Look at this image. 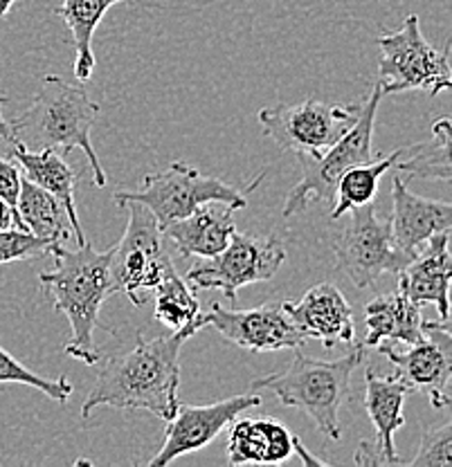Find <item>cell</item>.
Instances as JSON below:
<instances>
[{
	"label": "cell",
	"instance_id": "277c9868",
	"mask_svg": "<svg viewBox=\"0 0 452 467\" xmlns=\"http://www.w3.org/2000/svg\"><path fill=\"white\" fill-rule=\"evenodd\" d=\"M364 359V347L352 344L344 358L315 359L295 348V358L284 373H270L252 382V391L268 389L284 407L304 411L318 425L320 434L340 441V409L349 398L352 376Z\"/></svg>",
	"mask_w": 452,
	"mask_h": 467
},
{
	"label": "cell",
	"instance_id": "83f0119b",
	"mask_svg": "<svg viewBox=\"0 0 452 467\" xmlns=\"http://www.w3.org/2000/svg\"><path fill=\"white\" fill-rule=\"evenodd\" d=\"M0 382L27 384V387L38 389V391H43L47 398H52V400L57 402H66L68 398L72 396V391H75V384H72L66 376L57 379L37 376V373L30 371L27 367H23V364L18 362L14 355H9L3 347H0Z\"/></svg>",
	"mask_w": 452,
	"mask_h": 467
},
{
	"label": "cell",
	"instance_id": "2e32d148",
	"mask_svg": "<svg viewBox=\"0 0 452 467\" xmlns=\"http://www.w3.org/2000/svg\"><path fill=\"white\" fill-rule=\"evenodd\" d=\"M394 212L390 230L396 245L415 259L432 236L439 232H450L452 207L444 201H427L407 189L405 180L394 178L392 182Z\"/></svg>",
	"mask_w": 452,
	"mask_h": 467
},
{
	"label": "cell",
	"instance_id": "4316f807",
	"mask_svg": "<svg viewBox=\"0 0 452 467\" xmlns=\"http://www.w3.org/2000/svg\"><path fill=\"white\" fill-rule=\"evenodd\" d=\"M398 169L416 178H435L450 182V119L441 117L432 124L430 142L416 144V155L407 162L398 160Z\"/></svg>",
	"mask_w": 452,
	"mask_h": 467
},
{
	"label": "cell",
	"instance_id": "5b68a950",
	"mask_svg": "<svg viewBox=\"0 0 452 467\" xmlns=\"http://www.w3.org/2000/svg\"><path fill=\"white\" fill-rule=\"evenodd\" d=\"M264 175L266 171L259 178H255V182L239 189L235 184H227L221 178L203 175L198 169L176 160L164 171L144 175L142 187L140 189H133V192L120 189L115 193V202L120 207H126L129 202L144 204L155 216L160 230H163L169 223L181 221V218L189 216V213L196 212L203 204L218 202L235 209V212L237 209H243L247 204V196L259 187Z\"/></svg>",
	"mask_w": 452,
	"mask_h": 467
},
{
	"label": "cell",
	"instance_id": "8fae6325",
	"mask_svg": "<svg viewBox=\"0 0 452 467\" xmlns=\"http://www.w3.org/2000/svg\"><path fill=\"white\" fill-rule=\"evenodd\" d=\"M286 261V247L279 238H257L232 234L226 250L212 259L198 261L187 272V284L194 290H221L235 304L239 290L250 284L270 281Z\"/></svg>",
	"mask_w": 452,
	"mask_h": 467
},
{
	"label": "cell",
	"instance_id": "cb8c5ba5",
	"mask_svg": "<svg viewBox=\"0 0 452 467\" xmlns=\"http://www.w3.org/2000/svg\"><path fill=\"white\" fill-rule=\"evenodd\" d=\"M16 212L23 227L34 234V236L46 238V241L55 243V245L57 243L63 245V243L72 238V225L68 221L63 204L27 178H23L21 182Z\"/></svg>",
	"mask_w": 452,
	"mask_h": 467
},
{
	"label": "cell",
	"instance_id": "e575fe53",
	"mask_svg": "<svg viewBox=\"0 0 452 467\" xmlns=\"http://www.w3.org/2000/svg\"><path fill=\"white\" fill-rule=\"evenodd\" d=\"M14 3H16V0H0V21H3V18L7 16L9 9L14 7Z\"/></svg>",
	"mask_w": 452,
	"mask_h": 467
},
{
	"label": "cell",
	"instance_id": "30bf717a",
	"mask_svg": "<svg viewBox=\"0 0 452 467\" xmlns=\"http://www.w3.org/2000/svg\"><path fill=\"white\" fill-rule=\"evenodd\" d=\"M412 261L394 241L390 221L376 216L373 202L352 209L349 225L335 243V265L358 288H372L381 276L401 275Z\"/></svg>",
	"mask_w": 452,
	"mask_h": 467
},
{
	"label": "cell",
	"instance_id": "4fadbf2b",
	"mask_svg": "<svg viewBox=\"0 0 452 467\" xmlns=\"http://www.w3.org/2000/svg\"><path fill=\"white\" fill-rule=\"evenodd\" d=\"M259 405L261 396H257V391L232 396L227 400L214 402V405H178L172 420H167V434H164L163 447L147 465L163 467L173 463L184 454H194V451L203 450L226 427H230V422L237 420L241 413Z\"/></svg>",
	"mask_w": 452,
	"mask_h": 467
},
{
	"label": "cell",
	"instance_id": "d6986e66",
	"mask_svg": "<svg viewBox=\"0 0 452 467\" xmlns=\"http://www.w3.org/2000/svg\"><path fill=\"white\" fill-rule=\"evenodd\" d=\"M293 454V434L275 418H237L230 422L227 463L279 465Z\"/></svg>",
	"mask_w": 452,
	"mask_h": 467
},
{
	"label": "cell",
	"instance_id": "7c38bea8",
	"mask_svg": "<svg viewBox=\"0 0 452 467\" xmlns=\"http://www.w3.org/2000/svg\"><path fill=\"white\" fill-rule=\"evenodd\" d=\"M376 348L396 367L398 376L410 384L412 391H421L430 398L432 407L444 409L450 405L452 337L448 321L423 319V339L405 350L387 342L378 344Z\"/></svg>",
	"mask_w": 452,
	"mask_h": 467
},
{
	"label": "cell",
	"instance_id": "f1b7e54d",
	"mask_svg": "<svg viewBox=\"0 0 452 467\" xmlns=\"http://www.w3.org/2000/svg\"><path fill=\"white\" fill-rule=\"evenodd\" d=\"M55 243L38 238L34 234L18 230V227H7L0 230V265L14 261H30L38 259V256L50 254Z\"/></svg>",
	"mask_w": 452,
	"mask_h": 467
},
{
	"label": "cell",
	"instance_id": "d6a6232c",
	"mask_svg": "<svg viewBox=\"0 0 452 467\" xmlns=\"http://www.w3.org/2000/svg\"><path fill=\"white\" fill-rule=\"evenodd\" d=\"M293 451H295V454L301 456V461H304L306 465H324V461L315 459V456H310L309 451H306V447L301 445V441L298 436H293Z\"/></svg>",
	"mask_w": 452,
	"mask_h": 467
},
{
	"label": "cell",
	"instance_id": "6da1fadb",
	"mask_svg": "<svg viewBox=\"0 0 452 467\" xmlns=\"http://www.w3.org/2000/svg\"><path fill=\"white\" fill-rule=\"evenodd\" d=\"M201 328L205 324H192L163 337L147 339L138 335L133 348L106 359L81 405V416L89 418L97 407H115L153 413L164 422L172 420L181 405V350Z\"/></svg>",
	"mask_w": 452,
	"mask_h": 467
},
{
	"label": "cell",
	"instance_id": "e0dca14e",
	"mask_svg": "<svg viewBox=\"0 0 452 467\" xmlns=\"http://www.w3.org/2000/svg\"><path fill=\"white\" fill-rule=\"evenodd\" d=\"M448 245L450 232H439L398 275V290L419 306L435 304L441 321H448L450 315L452 259Z\"/></svg>",
	"mask_w": 452,
	"mask_h": 467
},
{
	"label": "cell",
	"instance_id": "3957f363",
	"mask_svg": "<svg viewBox=\"0 0 452 467\" xmlns=\"http://www.w3.org/2000/svg\"><path fill=\"white\" fill-rule=\"evenodd\" d=\"M97 115L100 104L90 99L84 88L68 84L61 77L47 75L41 79L26 113L9 121L12 144L26 150L55 149L61 153L81 149L92 167V182L104 187L106 171L90 142Z\"/></svg>",
	"mask_w": 452,
	"mask_h": 467
},
{
	"label": "cell",
	"instance_id": "ba28073f",
	"mask_svg": "<svg viewBox=\"0 0 452 467\" xmlns=\"http://www.w3.org/2000/svg\"><path fill=\"white\" fill-rule=\"evenodd\" d=\"M129 225L110 254L113 292H121L135 308L158 288L160 281L173 272L172 256L164 245V234L144 204L129 202Z\"/></svg>",
	"mask_w": 452,
	"mask_h": 467
},
{
	"label": "cell",
	"instance_id": "8992f818",
	"mask_svg": "<svg viewBox=\"0 0 452 467\" xmlns=\"http://www.w3.org/2000/svg\"><path fill=\"white\" fill-rule=\"evenodd\" d=\"M383 97H385V92H383V86L376 81V86L369 92L367 101L361 104V115H358L356 124L322 158L313 160L300 155L301 180L290 189L281 216H295L301 209L309 207L310 202H333L335 187H338V180L342 178V173L349 171L352 167H358V164L372 162L373 124H376V110L381 106Z\"/></svg>",
	"mask_w": 452,
	"mask_h": 467
},
{
	"label": "cell",
	"instance_id": "d4e9b609",
	"mask_svg": "<svg viewBox=\"0 0 452 467\" xmlns=\"http://www.w3.org/2000/svg\"><path fill=\"white\" fill-rule=\"evenodd\" d=\"M403 153H405V149H398L394 150V153L385 155V158L372 160V162L358 164V167H352L349 171H344L342 178L338 180V187H335V201L331 212L333 221L342 218L344 213L352 212L353 207L373 202L381 178L390 171L392 167H396V162L401 160Z\"/></svg>",
	"mask_w": 452,
	"mask_h": 467
},
{
	"label": "cell",
	"instance_id": "7a4b0ae2",
	"mask_svg": "<svg viewBox=\"0 0 452 467\" xmlns=\"http://www.w3.org/2000/svg\"><path fill=\"white\" fill-rule=\"evenodd\" d=\"M55 267L38 275L43 295L50 299L52 308L59 310L70 324V339L66 353L79 362H100V350L95 344V328L100 324V310L113 292L110 281V254L97 252L86 241L77 250H66L61 243L52 245Z\"/></svg>",
	"mask_w": 452,
	"mask_h": 467
},
{
	"label": "cell",
	"instance_id": "5bb4252c",
	"mask_svg": "<svg viewBox=\"0 0 452 467\" xmlns=\"http://www.w3.org/2000/svg\"><path fill=\"white\" fill-rule=\"evenodd\" d=\"M205 326L216 330L221 337L252 353H272V350L300 348L306 342L304 335L286 315L284 306L268 301L250 310H230L214 304L207 315H203Z\"/></svg>",
	"mask_w": 452,
	"mask_h": 467
},
{
	"label": "cell",
	"instance_id": "836d02e7",
	"mask_svg": "<svg viewBox=\"0 0 452 467\" xmlns=\"http://www.w3.org/2000/svg\"><path fill=\"white\" fill-rule=\"evenodd\" d=\"M7 227H16V221H14V212L9 209V204L0 198V230H7Z\"/></svg>",
	"mask_w": 452,
	"mask_h": 467
},
{
	"label": "cell",
	"instance_id": "44dd1931",
	"mask_svg": "<svg viewBox=\"0 0 452 467\" xmlns=\"http://www.w3.org/2000/svg\"><path fill=\"white\" fill-rule=\"evenodd\" d=\"M232 213L235 209L230 207L216 212L210 204H203L189 216L163 227V234L176 245L183 259H212L218 252L226 250L232 234L237 232Z\"/></svg>",
	"mask_w": 452,
	"mask_h": 467
},
{
	"label": "cell",
	"instance_id": "7402d4cb",
	"mask_svg": "<svg viewBox=\"0 0 452 467\" xmlns=\"http://www.w3.org/2000/svg\"><path fill=\"white\" fill-rule=\"evenodd\" d=\"M367 337L364 348H376L378 344H416L423 339L421 306L407 299L401 290L390 295H378L364 310Z\"/></svg>",
	"mask_w": 452,
	"mask_h": 467
},
{
	"label": "cell",
	"instance_id": "52a82bcc",
	"mask_svg": "<svg viewBox=\"0 0 452 467\" xmlns=\"http://www.w3.org/2000/svg\"><path fill=\"white\" fill-rule=\"evenodd\" d=\"M381 61H378V84L383 92L426 90L430 95L450 90V46L436 50L426 41L416 14L403 21L398 29H383L378 36Z\"/></svg>",
	"mask_w": 452,
	"mask_h": 467
},
{
	"label": "cell",
	"instance_id": "4dcf8cb0",
	"mask_svg": "<svg viewBox=\"0 0 452 467\" xmlns=\"http://www.w3.org/2000/svg\"><path fill=\"white\" fill-rule=\"evenodd\" d=\"M21 182H23V175H21V169H18L16 160L0 158V198H3V201L9 204V209L14 212V221H16L18 230H26L21 223V218H18V212H16L18 193H21Z\"/></svg>",
	"mask_w": 452,
	"mask_h": 467
},
{
	"label": "cell",
	"instance_id": "484cf974",
	"mask_svg": "<svg viewBox=\"0 0 452 467\" xmlns=\"http://www.w3.org/2000/svg\"><path fill=\"white\" fill-rule=\"evenodd\" d=\"M155 295V319L169 330H181L192 324H205L201 315V301L194 295V288L178 276V272H169L158 288L153 290Z\"/></svg>",
	"mask_w": 452,
	"mask_h": 467
},
{
	"label": "cell",
	"instance_id": "ac0fdd59",
	"mask_svg": "<svg viewBox=\"0 0 452 467\" xmlns=\"http://www.w3.org/2000/svg\"><path fill=\"white\" fill-rule=\"evenodd\" d=\"M412 393V387L401 376H376L372 368L364 371V409L376 430V447L387 465H403L398 459L394 434L405 425L403 402Z\"/></svg>",
	"mask_w": 452,
	"mask_h": 467
},
{
	"label": "cell",
	"instance_id": "ffe728a7",
	"mask_svg": "<svg viewBox=\"0 0 452 467\" xmlns=\"http://www.w3.org/2000/svg\"><path fill=\"white\" fill-rule=\"evenodd\" d=\"M12 158L16 160L18 169L23 171V178H27L30 182L41 187L43 192L55 196L63 204V209L68 213V221L72 225V236H75L77 245H84L86 234L81 230L75 202L77 173L66 162V153L55 149L26 150L21 146L12 144Z\"/></svg>",
	"mask_w": 452,
	"mask_h": 467
},
{
	"label": "cell",
	"instance_id": "9a60e30c",
	"mask_svg": "<svg viewBox=\"0 0 452 467\" xmlns=\"http://www.w3.org/2000/svg\"><path fill=\"white\" fill-rule=\"evenodd\" d=\"M281 306L306 339H318L327 350L335 344L352 347L356 339L352 306L333 284L313 285L300 299L284 301Z\"/></svg>",
	"mask_w": 452,
	"mask_h": 467
},
{
	"label": "cell",
	"instance_id": "603a6c76",
	"mask_svg": "<svg viewBox=\"0 0 452 467\" xmlns=\"http://www.w3.org/2000/svg\"><path fill=\"white\" fill-rule=\"evenodd\" d=\"M124 0H63L57 7V16L70 29L72 47H75V77L86 84L95 70V55H92V36L100 27L101 18L113 5Z\"/></svg>",
	"mask_w": 452,
	"mask_h": 467
},
{
	"label": "cell",
	"instance_id": "9c48e42d",
	"mask_svg": "<svg viewBox=\"0 0 452 467\" xmlns=\"http://www.w3.org/2000/svg\"><path fill=\"white\" fill-rule=\"evenodd\" d=\"M361 104H329L306 99L300 104H277L257 113L261 129L281 149L306 158H322L356 124Z\"/></svg>",
	"mask_w": 452,
	"mask_h": 467
},
{
	"label": "cell",
	"instance_id": "1f68e13d",
	"mask_svg": "<svg viewBox=\"0 0 452 467\" xmlns=\"http://www.w3.org/2000/svg\"><path fill=\"white\" fill-rule=\"evenodd\" d=\"M9 104L7 95H0V140L12 144V129H9V121L3 117V106Z\"/></svg>",
	"mask_w": 452,
	"mask_h": 467
},
{
	"label": "cell",
	"instance_id": "f546056e",
	"mask_svg": "<svg viewBox=\"0 0 452 467\" xmlns=\"http://www.w3.org/2000/svg\"><path fill=\"white\" fill-rule=\"evenodd\" d=\"M412 467H450L452 465V425L427 430L421 438L419 451L412 461H405Z\"/></svg>",
	"mask_w": 452,
	"mask_h": 467
}]
</instances>
